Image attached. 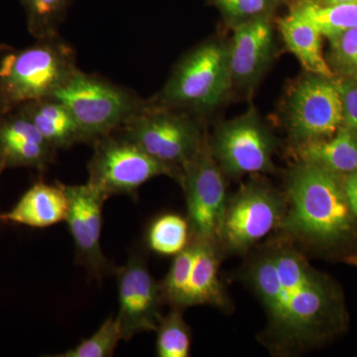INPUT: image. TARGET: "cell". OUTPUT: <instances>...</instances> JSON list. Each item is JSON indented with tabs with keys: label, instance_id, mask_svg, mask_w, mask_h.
<instances>
[{
	"label": "cell",
	"instance_id": "6da1fadb",
	"mask_svg": "<svg viewBox=\"0 0 357 357\" xmlns=\"http://www.w3.org/2000/svg\"><path fill=\"white\" fill-rule=\"evenodd\" d=\"M243 275L266 312V340L278 354L310 349L342 328L337 289L287 237L256 253Z\"/></svg>",
	"mask_w": 357,
	"mask_h": 357
},
{
	"label": "cell",
	"instance_id": "7a4b0ae2",
	"mask_svg": "<svg viewBox=\"0 0 357 357\" xmlns=\"http://www.w3.org/2000/svg\"><path fill=\"white\" fill-rule=\"evenodd\" d=\"M286 210L280 229L293 243L331 248L351 238L357 222L344 190V176L298 161L286 178Z\"/></svg>",
	"mask_w": 357,
	"mask_h": 357
},
{
	"label": "cell",
	"instance_id": "3957f363",
	"mask_svg": "<svg viewBox=\"0 0 357 357\" xmlns=\"http://www.w3.org/2000/svg\"><path fill=\"white\" fill-rule=\"evenodd\" d=\"M77 69L76 52L59 36L0 55V114L52 96Z\"/></svg>",
	"mask_w": 357,
	"mask_h": 357
},
{
	"label": "cell",
	"instance_id": "277c9868",
	"mask_svg": "<svg viewBox=\"0 0 357 357\" xmlns=\"http://www.w3.org/2000/svg\"><path fill=\"white\" fill-rule=\"evenodd\" d=\"M231 88L229 42L213 38L188 52L163 89L147 102L152 107L204 114L220 107Z\"/></svg>",
	"mask_w": 357,
	"mask_h": 357
},
{
	"label": "cell",
	"instance_id": "5b68a950",
	"mask_svg": "<svg viewBox=\"0 0 357 357\" xmlns=\"http://www.w3.org/2000/svg\"><path fill=\"white\" fill-rule=\"evenodd\" d=\"M52 96L70 110L84 143L93 144L128 123L146 102L130 89L79 68Z\"/></svg>",
	"mask_w": 357,
	"mask_h": 357
},
{
	"label": "cell",
	"instance_id": "8992f818",
	"mask_svg": "<svg viewBox=\"0 0 357 357\" xmlns=\"http://www.w3.org/2000/svg\"><path fill=\"white\" fill-rule=\"evenodd\" d=\"M114 133L181 175L183 167L196 156L208 136L196 115L152 107L147 100L144 107Z\"/></svg>",
	"mask_w": 357,
	"mask_h": 357
},
{
	"label": "cell",
	"instance_id": "52a82bcc",
	"mask_svg": "<svg viewBox=\"0 0 357 357\" xmlns=\"http://www.w3.org/2000/svg\"><path fill=\"white\" fill-rule=\"evenodd\" d=\"M285 199L261 181H249L227 199L217 244L220 251L243 255L280 229Z\"/></svg>",
	"mask_w": 357,
	"mask_h": 357
},
{
	"label": "cell",
	"instance_id": "ba28073f",
	"mask_svg": "<svg viewBox=\"0 0 357 357\" xmlns=\"http://www.w3.org/2000/svg\"><path fill=\"white\" fill-rule=\"evenodd\" d=\"M208 141L225 177L239 178L274 170L278 140L255 107L220 122L208 135Z\"/></svg>",
	"mask_w": 357,
	"mask_h": 357
},
{
	"label": "cell",
	"instance_id": "9c48e42d",
	"mask_svg": "<svg viewBox=\"0 0 357 357\" xmlns=\"http://www.w3.org/2000/svg\"><path fill=\"white\" fill-rule=\"evenodd\" d=\"M93 147L95 151L88 165V183L107 199L136 194L141 185L159 176H168L180 182L178 171L152 158L119 134L100 138L93 142Z\"/></svg>",
	"mask_w": 357,
	"mask_h": 357
},
{
	"label": "cell",
	"instance_id": "30bf717a",
	"mask_svg": "<svg viewBox=\"0 0 357 357\" xmlns=\"http://www.w3.org/2000/svg\"><path fill=\"white\" fill-rule=\"evenodd\" d=\"M225 178L211 152L208 134L196 156L183 167L181 175L192 238L217 244L229 199Z\"/></svg>",
	"mask_w": 357,
	"mask_h": 357
},
{
	"label": "cell",
	"instance_id": "8fae6325",
	"mask_svg": "<svg viewBox=\"0 0 357 357\" xmlns=\"http://www.w3.org/2000/svg\"><path fill=\"white\" fill-rule=\"evenodd\" d=\"M342 109L335 77L309 74L288 98L287 128L296 146L326 139L342 126Z\"/></svg>",
	"mask_w": 357,
	"mask_h": 357
},
{
	"label": "cell",
	"instance_id": "7c38bea8",
	"mask_svg": "<svg viewBox=\"0 0 357 357\" xmlns=\"http://www.w3.org/2000/svg\"><path fill=\"white\" fill-rule=\"evenodd\" d=\"M119 314L116 321L124 342L143 332L156 331L163 318L161 286L150 274L146 263L134 255L117 269Z\"/></svg>",
	"mask_w": 357,
	"mask_h": 357
},
{
	"label": "cell",
	"instance_id": "4fadbf2b",
	"mask_svg": "<svg viewBox=\"0 0 357 357\" xmlns=\"http://www.w3.org/2000/svg\"><path fill=\"white\" fill-rule=\"evenodd\" d=\"M61 185L69 202L66 222L76 246L77 260L96 276L102 277L112 268L100 246L102 206L107 198L89 183Z\"/></svg>",
	"mask_w": 357,
	"mask_h": 357
},
{
	"label": "cell",
	"instance_id": "5bb4252c",
	"mask_svg": "<svg viewBox=\"0 0 357 357\" xmlns=\"http://www.w3.org/2000/svg\"><path fill=\"white\" fill-rule=\"evenodd\" d=\"M229 60L232 86L253 89L274 59L276 41L271 18H259L231 28Z\"/></svg>",
	"mask_w": 357,
	"mask_h": 357
},
{
	"label": "cell",
	"instance_id": "9a60e30c",
	"mask_svg": "<svg viewBox=\"0 0 357 357\" xmlns=\"http://www.w3.org/2000/svg\"><path fill=\"white\" fill-rule=\"evenodd\" d=\"M56 152L20 109L0 114V160L6 169L46 170Z\"/></svg>",
	"mask_w": 357,
	"mask_h": 357
},
{
	"label": "cell",
	"instance_id": "2e32d148",
	"mask_svg": "<svg viewBox=\"0 0 357 357\" xmlns=\"http://www.w3.org/2000/svg\"><path fill=\"white\" fill-rule=\"evenodd\" d=\"M68 210L69 202L61 183L49 185L40 181L23 194L10 211L1 213L0 220L46 229L66 222Z\"/></svg>",
	"mask_w": 357,
	"mask_h": 357
},
{
	"label": "cell",
	"instance_id": "e0dca14e",
	"mask_svg": "<svg viewBox=\"0 0 357 357\" xmlns=\"http://www.w3.org/2000/svg\"><path fill=\"white\" fill-rule=\"evenodd\" d=\"M33 122L52 148H69L84 143L83 133L64 103L54 96L33 100L17 107Z\"/></svg>",
	"mask_w": 357,
	"mask_h": 357
},
{
	"label": "cell",
	"instance_id": "ac0fdd59",
	"mask_svg": "<svg viewBox=\"0 0 357 357\" xmlns=\"http://www.w3.org/2000/svg\"><path fill=\"white\" fill-rule=\"evenodd\" d=\"M195 241L197 244L196 257L184 307L208 305L218 309H227L229 298L218 277L220 248L211 241L198 239Z\"/></svg>",
	"mask_w": 357,
	"mask_h": 357
},
{
	"label": "cell",
	"instance_id": "d6986e66",
	"mask_svg": "<svg viewBox=\"0 0 357 357\" xmlns=\"http://www.w3.org/2000/svg\"><path fill=\"white\" fill-rule=\"evenodd\" d=\"M279 31L291 53L309 74L335 77L323 52V38L318 28L290 10L279 21Z\"/></svg>",
	"mask_w": 357,
	"mask_h": 357
},
{
	"label": "cell",
	"instance_id": "ffe728a7",
	"mask_svg": "<svg viewBox=\"0 0 357 357\" xmlns=\"http://www.w3.org/2000/svg\"><path fill=\"white\" fill-rule=\"evenodd\" d=\"M299 161L306 162L340 176L357 170V138L340 126L331 137L296 146Z\"/></svg>",
	"mask_w": 357,
	"mask_h": 357
},
{
	"label": "cell",
	"instance_id": "44dd1931",
	"mask_svg": "<svg viewBox=\"0 0 357 357\" xmlns=\"http://www.w3.org/2000/svg\"><path fill=\"white\" fill-rule=\"evenodd\" d=\"M290 10L312 23L326 39L357 27V0L330 6L298 0Z\"/></svg>",
	"mask_w": 357,
	"mask_h": 357
},
{
	"label": "cell",
	"instance_id": "7402d4cb",
	"mask_svg": "<svg viewBox=\"0 0 357 357\" xmlns=\"http://www.w3.org/2000/svg\"><path fill=\"white\" fill-rule=\"evenodd\" d=\"M191 236L189 222L176 213H166L152 222L147 232V244L160 255H176L187 248Z\"/></svg>",
	"mask_w": 357,
	"mask_h": 357
},
{
	"label": "cell",
	"instance_id": "603a6c76",
	"mask_svg": "<svg viewBox=\"0 0 357 357\" xmlns=\"http://www.w3.org/2000/svg\"><path fill=\"white\" fill-rule=\"evenodd\" d=\"M27 15L28 30L36 39L58 36L72 0H21Z\"/></svg>",
	"mask_w": 357,
	"mask_h": 357
},
{
	"label": "cell",
	"instance_id": "cb8c5ba5",
	"mask_svg": "<svg viewBox=\"0 0 357 357\" xmlns=\"http://www.w3.org/2000/svg\"><path fill=\"white\" fill-rule=\"evenodd\" d=\"M156 354L159 357L191 356L192 335L180 309L174 307L157 326Z\"/></svg>",
	"mask_w": 357,
	"mask_h": 357
},
{
	"label": "cell",
	"instance_id": "d4e9b609",
	"mask_svg": "<svg viewBox=\"0 0 357 357\" xmlns=\"http://www.w3.org/2000/svg\"><path fill=\"white\" fill-rule=\"evenodd\" d=\"M196 251V241L192 238L189 245L175 255L165 280L160 284L164 302L169 303L177 309L184 307Z\"/></svg>",
	"mask_w": 357,
	"mask_h": 357
},
{
	"label": "cell",
	"instance_id": "484cf974",
	"mask_svg": "<svg viewBox=\"0 0 357 357\" xmlns=\"http://www.w3.org/2000/svg\"><path fill=\"white\" fill-rule=\"evenodd\" d=\"M328 40L326 61L335 76L357 83V27Z\"/></svg>",
	"mask_w": 357,
	"mask_h": 357
},
{
	"label": "cell",
	"instance_id": "4316f807",
	"mask_svg": "<svg viewBox=\"0 0 357 357\" xmlns=\"http://www.w3.org/2000/svg\"><path fill=\"white\" fill-rule=\"evenodd\" d=\"M230 27L259 18H271L284 0H208Z\"/></svg>",
	"mask_w": 357,
	"mask_h": 357
},
{
	"label": "cell",
	"instance_id": "83f0119b",
	"mask_svg": "<svg viewBox=\"0 0 357 357\" xmlns=\"http://www.w3.org/2000/svg\"><path fill=\"white\" fill-rule=\"evenodd\" d=\"M121 328L114 316L105 319L95 335L82 340L69 351L57 354L56 357H109L121 340Z\"/></svg>",
	"mask_w": 357,
	"mask_h": 357
},
{
	"label": "cell",
	"instance_id": "f1b7e54d",
	"mask_svg": "<svg viewBox=\"0 0 357 357\" xmlns=\"http://www.w3.org/2000/svg\"><path fill=\"white\" fill-rule=\"evenodd\" d=\"M342 109V128L357 138V83L335 77Z\"/></svg>",
	"mask_w": 357,
	"mask_h": 357
},
{
	"label": "cell",
	"instance_id": "f546056e",
	"mask_svg": "<svg viewBox=\"0 0 357 357\" xmlns=\"http://www.w3.org/2000/svg\"><path fill=\"white\" fill-rule=\"evenodd\" d=\"M344 190L349 206L357 222V170L344 176Z\"/></svg>",
	"mask_w": 357,
	"mask_h": 357
},
{
	"label": "cell",
	"instance_id": "4dcf8cb0",
	"mask_svg": "<svg viewBox=\"0 0 357 357\" xmlns=\"http://www.w3.org/2000/svg\"><path fill=\"white\" fill-rule=\"evenodd\" d=\"M314 1L321 6H330V4L342 3V2L354 1V0H314Z\"/></svg>",
	"mask_w": 357,
	"mask_h": 357
},
{
	"label": "cell",
	"instance_id": "1f68e13d",
	"mask_svg": "<svg viewBox=\"0 0 357 357\" xmlns=\"http://www.w3.org/2000/svg\"><path fill=\"white\" fill-rule=\"evenodd\" d=\"M6 167L4 165L3 162L0 160V176H1L2 172H3L4 170H6Z\"/></svg>",
	"mask_w": 357,
	"mask_h": 357
}]
</instances>
